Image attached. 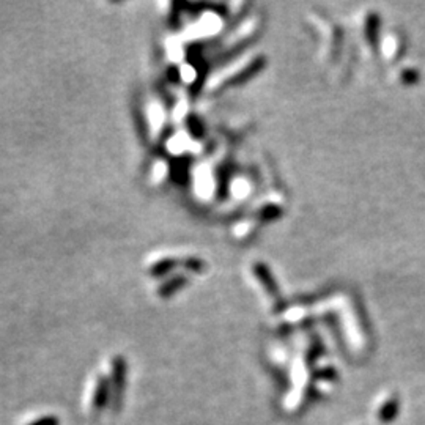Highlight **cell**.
<instances>
[{"label":"cell","mask_w":425,"mask_h":425,"mask_svg":"<svg viewBox=\"0 0 425 425\" xmlns=\"http://www.w3.org/2000/svg\"><path fill=\"white\" fill-rule=\"evenodd\" d=\"M126 373H128V365L122 356L112 359V372H111V389H112V410L120 411L123 404V395L126 388Z\"/></svg>","instance_id":"1"},{"label":"cell","mask_w":425,"mask_h":425,"mask_svg":"<svg viewBox=\"0 0 425 425\" xmlns=\"http://www.w3.org/2000/svg\"><path fill=\"white\" fill-rule=\"evenodd\" d=\"M112 399L111 380L107 377H100L95 384L93 399H91V406L95 411H102L109 405V400Z\"/></svg>","instance_id":"2"},{"label":"cell","mask_w":425,"mask_h":425,"mask_svg":"<svg viewBox=\"0 0 425 425\" xmlns=\"http://www.w3.org/2000/svg\"><path fill=\"white\" fill-rule=\"evenodd\" d=\"M28 425H60V421L55 416H44V417L37 419V421H33Z\"/></svg>","instance_id":"3"}]
</instances>
